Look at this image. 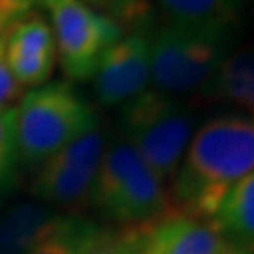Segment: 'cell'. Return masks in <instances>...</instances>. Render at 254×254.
<instances>
[{"label":"cell","mask_w":254,"mask_h":254,"mask_svg":"<svg viewBox=\"0 0 254 254\" xmlns=\"http://www.w3.org/2000/svg\"><path fill=\"white\" fill-rule=\"evenodd\" d=\"M173 175L177 211L213 218L228 190L254 168V125L251 117L220 115L194 134Z\"/></svg>","instance_id":"cell-1"},{"label":"cell","mask_w":254,"mask_h":254,"mask_svg":"<svg viewBox=\"0 0 254 254\" xmlns=\"http://www.w3.org/2000/svg\"><path fill=\"white\" fill-rule=\"evenodd\" d=\"M89 201L102 218L117 226L151 224L170 209L164 183L123 134L108 141Z\"/></svg>","instance_id":"cell-2"},{"label":"cell","mask_w":254,"mask_h":254,"mask_svg":"<svg viewBox=\"0 0 254 254\" xmlns=\"http://www.w3.org/2000/svg\"><path fill=\"white\" fill-rule=\"evenodd\" d=\"M100 125L96 109L72 83L55 81L23 94L17 108V154L27 168H40L61 149Z\"/></svg>","instance_id":"cell-3"},{"label":"cell","mask_w":254,"mask_h":254,"mask_svg":"<svg viewBox=\"0 0 254 254\" xmlns=\"http://www.w3.org/2000/svg\"><path fill=\"white\" fill-rule=\"evenodd\" d=\"M119 125V134L132 143L147 168L162 183L173 179L194 130L190 106L179 96L145 89L123 104Z\"/></svg>","instance_id":"cell-4"},{"label":"cell","mask_w":254,"mask_h":254,"mask_svg":"<svg viewBox=\"0 0 254 254\" xmlns=\"http://www.w3.org/2000/svg\"><path fill=\"white\" fill-rule=\"evenodd\" d=\"M237 32L192 30L168 25L151 42V81L179 96L198 91L232 53Z\"/></svg>","instance_id":"cell-5"},{"label":"cell","mask_w":254,"mask_h":254,"mask_svg":"<svg viewBox=\"0 0 254 254\" xmlns=\"http://www.w3.org/2000/svg\"><path fill=\"white\" fill-rule=\"evenodd\" d=\"M51 17L57 61L70 81L94 77L102 55L123 36V27L81 0H40Z\"/></svg>","instance_id":"cell-6"},{"label":"cell","mask_w":254,"mask_h":254,"mask_svg":"<svg viewBox=\"0 0 254 254\" xmlns=\"http://www.w3.org/2000/svg\"><path fill=\"white\" fill-rule=\"evenodd\" d=\"M106 145L108 136L98 125L42 164L30 185V192L38 200L57 207L89 201Z\"/></svg>","instance_id":"cell-7"},{"label":"cell","mask_w":254,"mask_h":254,"mask_svg":"<svg viewBox=\"0 0 254 254\" xmlns=\"http://www.w3.org/2000/svg\"><path fill=\"white\" fill-rule=\"evenodd\" d=\"M151 81V40L143 32L123 34L102 55L94 92L102 106H123Z\"/></svg>","instance_id":"cell-8"},{"label":"cell","mask_w":254,"mask_h":254,"mask_svg":"<svg viewBox=\"0 0 254 254\" xmlns=\"http://www.w3.org/2000/svg\"><path fill=\"white\" fill-rule=\"evenodd\" d=\"M6 61L15 81L25 87H42L57 64L53 30L40 13L28 11L4 34Z\"/></svg>","instance_id":"cell-9"},{"label":"cell","mask_w":254,"mask_h":254,"mask_svg":"<svg viewBox=\"0 0 254 254\" xmlns=\"http://www.w3.org/2000/svg\"><path fill=\"white\" fill-rule=\"evenodd\" d=\"M224 243L213 218L168 209L149 228L143 254H218Z\"/></svg>","instance_id":"cell-10"},{"label":"cell","mask_w":254,"mask_h":254,"mask_svg":"<svg viewBox=\"0 0 254 254\" xmlns=\"http://www.w3.org/2000/svg\"><path fill=\"white\" fill-rule=\"evenodd\" d=\"M68 215L36 201H23L0 213V254H28L64 224Z\"/></svg>","instance_id":"cell-11"},{"label":"cell","mask_w":254,"mask_h":254,"mask_svg":"<svg viewBox=\"0 0 254 254\" xmlns=\"http://www.w3.org/2000/svg\"><path fill=\"white\" fill-rule=\"evenodd\" d=\"M170 25L192 30L237 32L243 21L245 0H158Z\"/></svg>","instance_id":"cell-12"},{"label":"cell","mask_w":254,"mask_h":254,"mask_svg":"<svg viewBox=\"0 0 254 254\" xmlns=\"http://www.w3.org/2000/svg\"><path fill=\"white\" fill-rule=\"evenodd\" d=\"M200 94L213 102H224L253 111L254 108V64L251 47L230 53L217 72L201 85Z\"/></svg>","instance_id":"cell-13"},{"label":"cell","mask_w":254,"mask_h":254,"mask_svg":"<svg viewBox=\"0 0 254 254\" xmlns=\"http://www.w3.org/2000/svg\"><path fill=\"white\" fill-rule=\"evenodd\" d=\"M213 220L224 241L253 253L254 245V175L234 185L220 201Z\"/></svg>","instance_id":"cell-14"},{"label":"cell","mask_w":254,"mask_h":254,"mask_svg":"<svg viewBox=\"0 0 254 254\" xmlns=\"http://www.w3.org/2000/svg\"><path fill=\"white\" fill-rule=\"evenodd\" d=\"M151 224L98 228V232L83 245L79 254H143Z\"/></svg>","instance_id":"cell-15"},{"label":"cell","mask_w":254,"mask_h":254,"mask_svg":"<svg viewBox=\"0 0 254 254\" xmlns=\"http://www.w3.org/2000/svg\"><path fill=\"white\" fill-rule=\"evenodd\" d=\"M98 224L81 217H66L64 224L28 254H79L83 245L98 232Z\"/></svg>","instance_id":"cell-16"},{"label":"cell","mask_w":254,"mask_h":254,"mask_svg":"<svg viewBox=\"0 0 254 254\" xmlns=\"http://www.w3.org/2000/svg\"><path fill=\"white\" fill-rule=\"evenodd\" d=\"M17 108H8L0 111V196L11 189L17 175Z\"/></svg>","instance_id":"cell-17"},{"label":"cell","mask_w":254,"mask_h":254,"mask_svg":"<svg viewBox=\"0 0 254 254\" xmlns=\"http://www.w3.org/2000/svg\"><path fill=\"white\" fill-rule=\"evenodd\" d=\"M89 8L115 21L117 25H143L151 15L149 0H81Z\"/></svg>","instance_id":"cell-18"},{"label":"cell","mask_w":254,"mask_h":254,"mask_svg":"<svg viewBox=\"0 0 254 254\" xmlns=\"http://www.w3.org/2000/svg\"><path fill=\"white\" fill-rule=\"evenodd\" d=\"M6 34V32H4ZM4 34H0V111L15 108L13 104L23 98V87L15 81L6 61V42Z\"/></svg>","instance_id":"cell-19"},{"label":"cell","mask_w":254,"mask_h":254,"mask_svg":"<svg viewBox=\"0 0 254 254\" xmlns=\"http://www.w3.org/2000/svg\"><path fill=\"white\" fill-rule=\"evenodd\" d=\"M32 8L23 6V4H13V2H0V34H4L15 21L27 15Z\"/></svg>","instance_id":"cell-20"},{"label":"cell","mask_w":254,"mask_h":254,"mask_svg":"<svg viewBox=\"0 0 254 254\" xmlns=\"http://www.w3.org/2000/svg\"><path fill=\"white\" fill-rule=\"evenodd\" d=\"M218 254H253V253H251V251H245V249H241V247L224 243V247L220 249V253H218Z\"/></svg>","instance_id":"cell-21"},{"label":"cell","mask_w":254,"mask_h":254,"mask_svg":"<svg viewBox=\"0 0 254 254\" xmlns=\"http://www.w3.org/2000/svg\"><path fill=\"white\" fill-rule=\"evenodd\" d=\"M0 2H13V4H23V6L32 8V6H34V4H38L40 0H0Z\"/></svg>","instance_id":"cell-22"}]
</instances>
